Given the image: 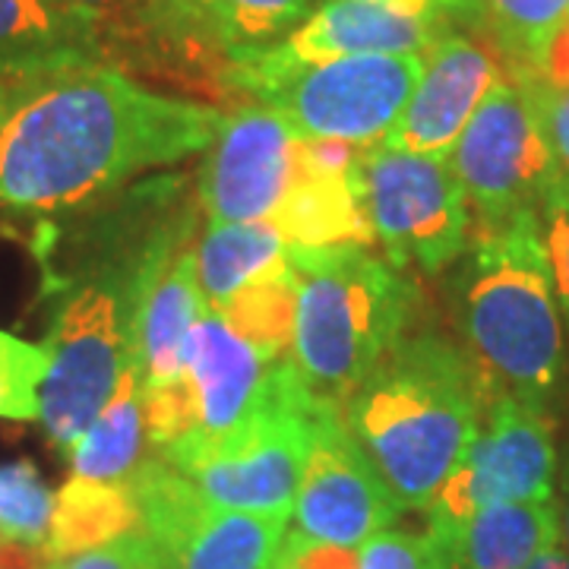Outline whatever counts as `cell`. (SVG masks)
<instances>
[{
    "label": "cell",
    "mask_w": 569,
    "mask_h": 569,
    "mask_svg": "<svg viewBox=\"0 0 569 569\" xmlns=\"http://www.w3.org/2000/svg\"><path fill=\"white\" fill-rule=\"evenodd\" d=\"M222 123L219 108L156 92L108 63H77L7 86L0 209H82L142 171L206 152Z\"/></svg>",
    "instance_id": "1"
},
{
    "label": "cell",
    "mask_w": 569,
    "mask_h": 569,
    "mask_svg": "<svg viewBox=\"0 0 569 569\" xmlns=\"http://www.w3.org/2000/svg\"><path fill=\"white\" fill-rule=\"evenodd\" d=\"M342 415L396 503L427 509L478 433V373L443 332H408L342 399Z\"/></svg>",
    "instance_id": "2"
},
{
    "label": "cell",
    "mask_w": 569,
    "mask_h": 569,
    "mask_svg": "<svg viewBox=\"0 0 569 569\" xmlns=\"http://www.w3.org/2000/svg\"><path fill=\"white\" fill-rule=\"evenodd\" d=\"M456 263L449 305L481 406L512 396L548 408L567 377V348L538 216L471 231Z\"/></svg>",
    "instance_id": "3"
},
{
    "label": "cell",
    "mask_w": 569,
    "mask_h": 569,
    "mask_svg": "<svg viewBox=\"0 0 569 569\" xmlns=\"http://www.w3.org/2000/svg\"><path fill=\"white\" fill-rule=\"evenodd\" d=\"M298 284L295 346L307 387L342 402L408 336L418 313V284L370 247H288Z\"/></svg>",
    "instance_id": "4"
},
{
    "label": "cell",
    "mask_w": 569,
    "mask_h": 569,
    "mask_svg": "<svg viewBox=\"0 0 569 569\" xmlns=\"http://www.w3.org/2000/svg\"><path fill=\"white\" fill-rule=\"evenodd\" d=\"M425 73L421 54H355L323 63H291L279 48L231 58L228 89L250 104L279 111L305 140L373 146L402 118Z\"/></svg>",
    "instance_id": "5"
},
{
    "label": "cell",
    "mask_w": 569,
    "mask_h": 569,
    "mask_svg": "<svg viewBox=\"0 0 569 569\" xmlns=\"http://www.w3.org/2000/svg\"><path fill=\"white\" fill-rule=\"evenodd\" d=\"M326 396L307 387L298 365H276L266 402L244 425L216 440L162 449L212 507L291 516L313 443V418Z\"/></svg>",
    "instance_id": "6"
},
{
    "label": "cell",
    "mask_w": 569,
    "mask_h": 569,
    "mask_svg": "<svg viewBox=\"0 0 569 569\" xmlns=\"http://www.w3.org/2000/svg\"><path fill=\"white\" fill-rule=\"evenodd\" d=\"M140 257L104 260L96 272L80 276L63 291L41 342L51 365L39 421L63 456L80 443L133 361V279Z\"/></svg>",
    "instance_id": "7"
},
{
    "label": "cell",
    "mask_w": 569,
    "mask_h": 569,
    "mask_svg": "<svg viewBox=\"0 0 569 569\" xmlns=\"http://www.w3.org/2000/svg\"><path fill=\"white\" fill-rule=\"evenodd\" d=\"M361 183L373 234L396 269L437 276L466 253L471 212L449 159L373 142L361 156Z\"/></svg>",
    "instance_id": "8"
},
{
    "label": "cell",
    "mask_w": 569,
    "mask_h": 569,
    "mask_svg": "<svg viewBox=\"0 0 569 569\" xmlns=\"http://www.w3.org/2000/svg\"><path fill=\"white\" fill-rule=\"evenodd\" d=\"M127 488L140 509V531L162 569H276L288 516L212 507L178 468L152 449Z\"/></svg>",
    "instance_id": "9"
},
{
    "label": "cell",
    "mask_w": 569,
    "mask_h": 569,
    "mask_svg": "<svg viewBox=\"0 0 569 569\" xmlns=\"http://www.w3.org/2000/svg\"><path fill=\"white\" fill-rule=\"evenodd\" d=\"M449 164L466 190L475 231L538 216L548 187L557 181V162L535 104L507 77L488 89L449 152Z\"/></svg>",
    "instance_id": "10"
},
{
    "label": "cell",
    "mask_w": 569,
    "mask_h": 569,
    "mask_svg": "<svg viewBox=\"0 0 569 569\" xmlns=\"http://www.w3.org/2000/svg\"><path fill=\"white\" fill-rule=\"evenodd\" d=\"M557 447L548 408L500 396L481 406L478 433L462 462L425 509L427 529H452L497 503L557 500Z\"/></svg>",
    "instance_id": "11"
},
{
    "label": "cell",
    "mask_w": 569,
    "mask_h": 569,
    "mask_svg": "<svg viewBox=\"0 0 569 569\" xmlns=\"http://www.w3.org/2000/svg\"><path fill=\"white\" fill-rule=\"evenodd\" d=\"M399 509L377 466L348 430L342 402L323 399L295 500L298 531L326 545L355 548L387 531Z\"/></svg>",
    "instance_id": "12"
},
{
    "label": "cell",
    "mask_w": 569,
    "mask_h": 569,
    "mask_svg": "<svg viewBox=\"0 0 569 569\" xmlns=\"http://www.w3.org/2000/svg\"><path fill=\"white\" fill-rule=\"evenodd\" d=\"M301 137L279 111L244 104L224 114L200 168V206L212 222H269L295 181Z\"/></svg>",
    "instance_id": "13"
},
{
    "label": "cell",
    "mask_w": 569,
    "mask_h": 569,
    "mask_svg": "<svg viewBox=\"0 0 569 569\" xmlns=\"http://www.w3.org/2000/svg\"><path fill=\"white\" fill-rule=\"evenodd\" d=\"M497 80L500 61L490 48L456 29H443L427 48L425 73L383 142L415 156L449 159Z\"/></svg>",
    "instance_id": "14"
},
{
    "label": "cell",
    "mask_w": 569,
    "mask_h": 569,
    "mask_svg": "<svg viewBox=\"0 0 569 569\" xmlns=\"http://www.w3.org/2000/svg\"><path fill=\"white\" fill-rule=\"evenodd\" d=\"M276 365L279 361H266L244 336L228 326L219 310L206 305L190 332L183 373L197 421V430L187 440H216L244 425L266 402Z\"/></svg>",
    "instance_id": "15"
},
{
    "label": "cell",
    "mask_w": 569,
    "mask_h": 569,
    "mask_svg": "<svg viewBox=\"0 0 569 569\" xmlns=\"http://www.w3.org/2000/svg\"><path fill=\"white\" fill-rule=\"evenodd\" d=\"M443 32L427 0H323L279 54L291 63H323L355 54H421Z\"/></svg>",
    "instance_id": "16"
},
{
    "label": "cell",
    "mask_w": 569,
    "mask_h": 569,
    "mask_svg": "<svg viewBox=\"0 0 569 569\" xmlns=\"http://www.w3.org/2000/svg\"><path fill=\"white\" fill-rule=\"evenodd\" d=\"M77 63H104L96 20L58 0H0V82L36 80Z\"/></svg>",
    "instance_id": "17"
},
{
    "label": "cell",
    "mask_w": 569,
    "mask_h": 569,
    "mask_svg": "<svg viewBox=\"0 0 569 569\" xmlns=\"http://www.w3.org/2000/svg\"><path fill=\"white\" fill-rule=\"evenodd\" d=\"M443 550L447 569H526L560 541L557 500L497 503L452 529H427Z\"/></svg>",
    "instance_id": "18"
},
{
    "label": "cell",
    "mask_w": 569,
    "mask_h": 569,
    "mask_svg": "<svg viewBox=\"0 0 569 569\" xmlns=\"http://www.w3.org/2000/svg\"><path fill=\"white\" fill-rule=\"evenodd\" d=\"M269 224L288 247H373L361 162L351 174H307L295 164V181Z\"/></svg>",
    "instance_id": "19"
},
{
    "label": "cell",
    "mask_w": 569,
    "mask_h": 569,
    "mask_svg": "<svg viewBox=\"0 0 569 569\" xmlns=\"http://www.w3.org/2000/svg\"><path fill=\"white\" fill-rule=\"evenodd\" d=\"M193 257L203 301L222 313L247 284L288 266V244L269 222H209Z\"/></svg>",
    "instance_id": "20"
},
{
    "label": "cell",
    "mask_w": 569,
    "mask_h": 569,
    "mask_svg": "<svg viewBox=\"0 0 569 569\" xmlns=\"http://www.w3.org/2000/svg\"><path fill=\"white\" fill-rule=\"evenodd\" d=\"M146 411H142V380L130 361L111 392L108 406L89 425L80 443L70 449L73 478L127 485L130 475L146 459Z\"/></svg>",
    "instance_id": "21"
},
{
    "label": "cell",
    "mask_w": 569,
    "mask_h": 569,
    "mask_svg": "<svg viewBox=\"0 0 569 569\" xmlns=\"http://www.w3.org/2000/svg\"><path fill=\"white\" fill-rule=\"evenodd\" d=\"M140 531V509L127 485L70 478L54 493V516L44 553L58 563L86 550L104 548Z\"/></svg>",
    "instance_id": "22"
},
{
    "label": "cell",
    "mask_w": 569,
    "mask_h": 569,
    "mask_svg": "<svg viewBox=\"0 0 569 569\" xmlns=\"http://www.w3.org/2000/svg\"><path fill=\"white\" fill-rule=\"evenodd\" d=\"M295 310H298V284L291 269L282 266L247 284L241 295H234L231 305L222 310V317L266 361H284L291 358V346H295Z\"/></svg>",
    "instance_id": "23"
},
{
    "label": "cell",
    "mask_w": 569,
    "mask_h": 569,
    "mask_svg": "<svg viewBox=\"0 0 569 569\" xmlns=\"http://www.w3.org/2000/svg\"><path fill=\"white\" fill-rule=\"evenodd\" d=\"M490 51L507 80L541 73L550 39L569 17V0H488Z\"/></svg>",
    "instance_id": "24"
},
{
    "label": "cell",
    "mask_w": 569,
    "mask_h": 569,
    "mask_svg": "<svg viewBox=\"0 0 569 569\" xmlns=\"http://www.w3.org/2000/svg\"><path fill=\"white\" fill-rule=\"evenodd\" d=\"M310 17V0H216L209 10L212 36L228 61L263 51L291 36Z\"/></svg>",
    "instance_id": "25"
},
{
    "label": "cell",
    "mask_w": 569,
    "mask_h": 569,
    "mask_svg": "<svg viewBox=\"0 0 569 569\" xmlns=\"http://www.w3.org/2000/svg\"><path fill=\"white\" fill-rule=\"evenodd\" d=\"M54 516V493L29 459L0 466V535L13 545L44 548Z\"/></svg>",
    "instance_id": "26"
},
{
    "label": "cell",
    "mask_w": 569,
    "mask_h": 569,
    "mask_svg": "<svg viewBox=\"0 0 569 569\" xmlns=\"http://www.w3.org/2000/svg\"><path fill=\"white\" fill-rule=\"evenodd\" d=\"M48 365L51 358L44 346L22 342L0 329V418L39 421Z\"/></svg>",
    "instance_id": "27"
},
{
    "label": "cell",
    "mask_w": 569,
    "mask_h": 569,
    "mask_svg": "<svg viewBox=\"0 0 569 569\" xmlns=\"http://www.w3.org/2000/svg\"><path fill=\"white\" fill-rule=\"evenodd\" d=\"M538 224H541V241L548 250L553 295L569 323V181H563L560 174L538 206Z\"/></svg>",
    "instance_id": "28"
},
{
    "label": "cell",
    "mask_w": 569,
    "mask_h": 569,
    "mask_svg": "<svg viewBox=\"0 0 569 569\" xmlns=\"http://www.w3.org/2000/svg\"><path fill=\"white\" fill-rule=\"evenodd\" d=\"M361 569H447L430 531H377L361 545Z\"/></svg>",
    "instance_id": "29"
},
{
    "label": "cell",
    "mask_w": 569,
    "mask_h": 569,
    "mask_svg": "<svg viewBox=\"0 0 569 569\" xmlns=\"http://www.w3.org/2000/svg\"><path fill=\"white\" fill-rule=\"evenodd\" d=\"M512 82H519L529 102L535 104V114L541 121L557 162V174L569 181V89L550 86L541 73H519L512 77Z\"/></svg>",
    "instance_id": "30"
},
{
    "label": "cell",
    "mask_w": 569,
    "mask_h": 569,
    "mask_svg": "<svg viewBox=\"0 0 569 569\" xmlns=\"http://www.w3.org/2000/svg\"><path fill=\"white\" fill-rule=\"evenodd\" d=\"M51 569H162V563H159L152 541L142 531H133L104 548L58 560V563H51Z\"/></svg>",
    "instance_id": "31"
},
{
    "label": "cell",
    "mask_w": 569,
    "mask_h": 569,
    "mask_svg": "<svg viewBox=\"0 0 569 569\" xmlns=\"http://www.w3.org/2000/svg\"><path fill=\"white\" fill-rule=\"evenodd\" d=\"M276 569H361V560L358 553H351V548L326 545L317 538H307L301 531H291L284 535Z\"/></svg>",
    "instance_id": "32"
},
{
    "label": "cell",
    "mask_w": 569,
    "mask_h": 569,
    "mask_svg": "<svg viewBox=\"0 0 569 569\" xmlns=\"http://www.w3.org/2000/svg\"><path fill=\"white\" fill-rule=\"evenodd\" d=\"M54 563L44 548H26V545H13L0 535V569H48Z\"/></svg>",
    "instance_id": "33"
},
{
    "label": "cell",
    "mask_w": 569,
    "mask_h": 569,
    "mask_svg": "<svg viewBox=\"0 0 569 569\" xmlns=\"http://www.w3.org/2000/svg\"><path fill=\"white\" fill-rule=\"evenodd\" d=\"M168 3H171L181 17L200 22V26H206V29L212 32V26H209V10H212L216 0H168Z\"/></svg>",
    "instance_id": "34"
},
{
    "label": "cell",
    "mask_w": 569,
    "mask_h": 569,
    "mask_svg": "<svg viewBox=\"0 0 569 569\" xmlns=\"http://www.w3.org/2000/svg\"><path fill=\"white\" fill-rule=\"evenodd\" d=\"M526 569H569V553L563 548V541H557V545L541 550Z\"/></svg>",
    "instance_id": "35"
},
{
    "label": "cell",
    "mask_w": 569,
    "mask_h": 569,
    "mask_svg": "<svg viewBox=\"0 0 569 569\" xmlns=\"http://www.w3.org/2000/svg\"><path fill=\"white\" fill-rule=\"evenodd\" d=\"M557 509H560V541L569 553V459H567V475H563V490H560V500H557Z\"/></svg>",
    "instance_id": "36"
},
{
    "label": "cell",
    "mask_w": 569,
    "mask_h": 569,
    "mask_svg": "<svg viewBox=\"0 0 569 569\" xmlns=\"http://www.w3.org/2000/svg\"><path fill=\"white\" fill-rule=\"evenodd\" d=\"M3 102H7V86L0 82V108H3Z\"/></svg>",
    "instance_id": "37"
},
{
    "label": "cell",
    "mask_w": 569,
    "mask_h": 569,
    "mask_svg": "<svg viewBox=\"0 0 569 569\" xmlns=\"http://www.w3.org/2000/svg\"><path fill=\"white\" fill-rule=\"evenodd\" d=\"M567 20H569V17H567Z\"/></svg>",
    "instance_id": "38"
},
{
    "label": "cell",
    "mask_w": 569,
    "mask_h": 569,
    "mask_svg": "<svg viewBox=\"0 0 569 569\" xmlns=\"http://www.w3.org/2000/svg\"><path fill=\"white\" fill-rule=\"evenodd\" d=\"M48 569H51V567H48Z\"/></svg>",
    "instance_id": "39"
}]
</instances>
